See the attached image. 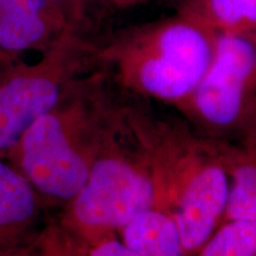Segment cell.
<instances>
[{
  "mask_svg": "<svg viewBox=\"0 0 256 256\" xmlns=\"http://www.w3.org/2000/svg\"><path fill=\"white\" fill-rule=\"evenodd\" d=\"M94 2H108V0H94ZM83 2H84V5L87 4L88 0H83Z\"/></svg>",
  "mask_w": 256,
  "mask_h": 256,
  "instance_id": "ac0fdd59",
  "label": "cell"
},
{
  "mask_svg": "<svg viewBox=\"0 0 256 256\" xmlns=\"http://www.w3.org/2000/svg\"><path fill=\"white\" fill-rule=\"evenodd\" d=\"M202 136H238L256 119V34H218L212 62L178 110Z\"/></svg>",
  "mask_w": 256,
  "mask_h": 256,
  "instance_id": "5b68a950",
  "label": "cell"
},
{
  "mask_svg": "<svg viewBox=\"0 0 256 256\" xmlns=\"http://www.w3.org/2000/svg\"><path fill=\"white\" fill-rule=\"evenodd\" d=\"M49 256H78L72 243L66 238L56 223L46 226Z\"/></svg>",
  "mask_w": 256,
  "mask_h": 256,
  "instance_id": "5bb4252c",
  "label": "cell"
},
{
  "mask_svg": "<svg viewBox=\"0 0 256 256\" xmlns=\"http://www.w3.org/2000/svg\"><path fill=\"white\" fill-rule=\"evenodd\" d=\"M104 78L80 80L56 107L34 121L5 159L48 206L63 208L81 190L119 110Z\"/></svg>",
  "mask_w": 256,
  "mask_h": 256,
  "instance_id": "7a4b0ae2",
  "label": "cell"
},
{
  "mask_svg": "<svg viewBox=\"0 0 256 256\" xmlns=\"http://www.w3.org/2000/svg\"><path fill=\"white\" fill-rule=\"evenodd\" d=\"M217 34L186 14L127 28L96 50L124 90L180 110L212 62Z\"/></svg>",
  "mask_w": 256,
  "mask_h": 256,
  "instance_id": "3957f363",
  "label": "cell"
},
{
  "mask_svg": "<svg viewBox=\"0 0 256 256\" xmlns=\"http://www.w3.org/2000/svg\"><path fill=\"white\" fill-rule=\"evenodd\" d=\"M156 204L148 159L134 142L121 106L76 196L62 208L56 224L76 247L118 232Z\"/></svg>",
  "mask_w": 256,
  "mask_h": 256,
  "instance_id": "277c9868",
  "label": "cell"
},
{
  "mask_svg": "<svg viewBox=\"0 0 256 256\" xmlns=\"http://www.w3.org/2000/svg\"><path fill=\"white\" fill-rule=\"evenodd\" d=\"M75 248L78 256H139L127 248L118 235L104 236L82 247L75 246Z\"/></svg>",
  "mask_w": 256,
  "mask_h": 256,
  "instance_id": "4fadbf2b",
  "label": "cell"
},
{
  "mask_svg": "<svg viewBox=\"0 0 256 256\" xmlns=\"http://www.w3.org/2000/svg\"><path fill=\"white\" fill-rule=\"evenodd\" d=\"M48 2L54 6H56L62 12L66 20L68 22L69 26V20H78L83 14V11H84V2H83V0H48Z\"/></svg>",
  "mask_w": 256,
  "mask_h": 256,
  "instance_id": "2e32d148",
  "label": "cell"
},
{
  "mask_svg": "<svg viewBox=\"0 0 256 256\" xmlns=\"http://www.w3.org/2000/svg\"><path fill=\"white\" fill-rule=\"evenodd\" d=\"M2 256H49V247H48L46 226L38 234L36 238L24 243L20 247L6 252Z\"/></svg>",
  "mask_w": 256,
  "mask_h": 256,
  "instance_id": "9a60e30c",
  "label": "cell"
},
{
  "mask_svg": "<svg viewBox=\"0 0 256 256\" xmlns=\"http://www.w3.org/2000/svg\"><path fill=\"white\" fill-rule=\"evenodd\" d=\"M218 144L230 177L222 222L256 220V119L234 140Z\"/></svg>",
  "mask_w": 256,
  "mask_h": 256,
  "instance_id": "9c48e42d",
  "label": "cell"
},
{
  "mask_svg": "<svg viewBox=\"0 0 256 256\" xmlns=\"http://www.w3.org/2000/svg\"><path fill=\"white\" fill-rule=\"evenodd\" d=\"M197 254L198 256H256V220H224Z\"/></svg>",
  "mask_w": 256,
  "mask_h": 256,
  "instance_id": "7c38bea8",
  "label": "cell"
},
{
  "mask_svg": "<svg viewBox=\"0 0 256 256\" xmlns=\"http://www.w3.org/2000/svg\"><path fill=\"white\" fill-rule=\"evenodd\" d=\"M134 142L148 159L156 204L174 217L185 256L197 254L222 222L230 177L217 140L142 106H121Z\"/></svg>",
  "mask_w": 256,
  "mask_h": 256,
  "instance_id": "6da1fadb",
  "label": "cell"
},
{
  "mask_svg": "<svg viewBox=\"0 0 256 256\" xmlns=\"http://www.w3.org/2000/svg\"><path fill=\"white\" fill-rule=\"evenodd\" d=\"M96 50L68 28L48 46L46 55L0 78V156L6 158L38 118L56 107L75 87L95 58Z\"/></svg>",
  "mask_w": 256,
  "mask_h": 256,
  "instance_id": "8992f818",
  "label": "cell"
},
{
  "mask_svg": "<svg viewBox=\"0 0 256 256\" xmlns=\"http://www.w3.org/2000/svg\"><path fill=\"white\" fill-rule=\"evenodd\" d=\"M186 14L218 34H256V0H183Z\"/></svg>",
  "mask_w": 256,
  "mask_h": 256,
  "instance_id": "8fae6325",
  "label": "cell"
},
{
  "mask_svg": "<svg viewBox=\"0 0 256 256\" xmlns=\"http://www.w3.org/2000/svg\"><path fill=\"white\" fill-rule=\"evenodd\" d=\"M46 209L26 178L0 156V256L36 238Z\"/></svg>",
  "mask_w": 256,
  "mask_h": 256,
  "instance_id": "52a82bcc",
  "label": "cell"
},
{
  "mask_svg": "<svg viewBox=\"0 0 256 256\" xmlns=\"http://www.w3.org/2000/svg\"><path fill=\"white\" fill-rule=\"evenodd\" d=\"M68 28L48 0H0V51L6 55L50 46Z\"/></svg>",
  "mask_w": 256,
  "mask_h": 256,
  "instance_id": "ba28073f",
  "label": "cell"
},
{
  "mask_svg": "<svg viewBox=\"0 0 256 256\" xmlns=\"http://www.w3.org/2000/svg\"><path fill=\"white\" fill-rule=\"evenodd\" d=\"M116 235L139 256H185L174 217L162 206L138 214Z\"/></svg>",
  "mask_w": 256,
  "mask_h": 256,
  "instance_id": "30bf717a",
  "label": "cell"
},
{
  "mask_svg": "<svg viewBox=\"0 0 256 256\" xmlns=\"http://www.w3.org/2000/svg\"><path fill=\"white\" fill-rule=\"evenodd\" d=\"M150 2H153V0H108V4H112L119 8H130L133 6L147 4Z\"/></svg>",
  "mask_w": 256,
  "mask_h": 256,
  "instance_id": "e0dca14e",
  "label": "cell"
}]
</instances>
